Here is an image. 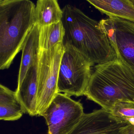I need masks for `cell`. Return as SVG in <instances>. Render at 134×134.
<instances>
[{
    "label": "cell",
    "mask_w": 134,
    "mask_h": 134,
    "mask_svg": "<svg viewBox=\"0 0 134 134\" xmlns=\"http://www.w3.org/2000/svg\"><path fill=\"white\" fill-rule=\"evenodd\" d=\"M63 12L61 21L65 31L63 42L71 44L94 64L117 58L99 22L71 5H65Z\"/></svg>",
    "instance_id": "1"
},
{
    "label": "cell",
    "mask_w": 134,
    "mask_h": 134,
    "mask_svg": "<svg viewBox=\"0 0 134 134\" xmlns=\"http://www.w3.org/2000/svg\"><path fill=\"white\" fill-rule=\"evenodd\" d=\"M84 95L109 112L116 103L134 102V71L118 58L97 64Z\"/></svg>",
    "instance_id": "2"
},
{
    "label": "cell",
    "mask_w": 134,
    "mask_h": 134,
    "mask_svg": "<svg viewBox=\"0 0 134 134\" xmlns=\"http://www.w3.org/2000/svg\"><path fill=\"white\" fill-rule=\"evenodd\" d=\"M35 5L30 0L0 1V69L10 66L35 24Z\"/></svg>",
    "instance_id": "3"
},
{
    "label": "cell",
    "mask_w": 134,
    "mask_h": 134,
    "mask_svg": "<svg viewBox=\"0 0 134 134\" xmlns=\"http://www.w3.org/2000/svg\"><path fill=\"white\" fill-rule=\"evenodd\" d=\"M64 51L61 61L57 81V91L71 96L84 95L91 77V67L94 65L68 42H63Z\"/></svg>",
    "instance_id": "4"
},
{
    "label": "cell",
    "mask_w": 134,
    "mask_h": 134,
    "mask_svg": "<svg viewBox=\"0 0 134 134\" xmlns=\"http://www.w3.org/2000/svg\"><path fill=\"white\" fill-rule=\"evenodd\" d=\"M64 51L63 42L49 49L39 48L38 53L37 92V116H41L57 91V81L61 61Z\"/></svg>",
    "instance_id": "5"
},
{
    "label": "cell",
    "mask_w": 134,
    "mask_h": 134,
    "mask_svg": "<svg viewBox=\"0 0 134 134\" xmlns=\"http://www.w3.org/2000/svg\"><path fill=\"white\" fill-rule=\"evenodd\" d=\"M82 104L64 93H58L42 115L48 126V134H68L84 114Z\"/></svg>",
    "instance_id": "6"
},
{
    "label": "cell",
    "mask_w": 134,
    "mask_h": 134,
    "mask_svg": "<svg viewBox=\"0 0 134 134\" xmlns=\"http://www.w3.org/2000/svg\"><path fill=\"white\" fill-rule=\"evenodd\" d=\"M131 124L117 119L102 108L84 113L78 124L68 134H119Z\"/></svg>",
    "instance_id": "7"
},
{
    "label": "cell",
    "mask_w": 134,
    "mask_h": 134,
    "mask_svg": "<svg viewBox=\"0 0 134 134\" xmlns=\"http://www.w3.org/2000/svg\"><path fill=\"white\" fill-rule=\"evenodd\" d=\"M110 18L115 31L117 58L134 71V23L118 17Z\"/></svg>",
    "instance_id": "8"
},
{
    "label": "cell",
    "mask_w": 134,
    "mask_h": 134,
    "mask_svg": "<svg viewBox=\"0 0 134 134\" xmlns=\"http://www.w3.org/2000/svg\"><path fill=\"white\" fill-rule=\"evenodd\" d=\"M38 57L28 70L16 92L17 98L25 113L31 116H37V92L38 88Z\"/></svg>",
    "instance_id": "9"
},
{
    "label": "cell",
    "mask_w": 134,
    "mask_h": 134,
    "mask_svg": "<svg viewBox=\"0 0 134 134\" xmlns=\"http://www.w3.org/2000/svg\"><path fill=\"white\" fill-rule=\"evenodd\" d=\"M86 1L109 17H118L134 23V0Z\"/></svg>",
    "instance_id": "10"
},
{
    "label": "cell",
    "mask_w": 134,
    "mask_h": 134,
    "mask_svg": "<svg viewBox=\"0 0 134 134\" xmlns=\"http://www.w3.org/2000/svg\"><path fill=\"white\" fill-rule=\"evenodd\" d=\"M39 26L35 24L28 35L22 47V54L18 75L17 87L23 80L28 70L38 57Z\"/></svg>",
    "instance_id": "11"
},
{
    "label": "cell",
    "mask_w": 134,
    "mask_h": 134,
    "mask_svg": "<svg viewBox=\"0 0 134 134\" xmlns=\"http://www.w3.org/2000/svg\"><path fill=\"white\" fill-rule=\"evenodd\" d=\"M25 113L17 98L16 91L0 85V119L4 121H15Z\"/></svg>",
    "instance_id": "12"
},
{
    "label": "cell",
    "mask_w": 134,
    "mask_h": 134,
    "mask_svg": "<svg viewBox=\"0 0 134 134\" xmlns=\"http://www.w3.org/2000/svg\"><path fill=\"white\" fill-rule=\"evenodd\" d=\"M63 9L58 0H37L35 9V24L40 27L56 23L61 21Z\"/></svg>",
    "instance_id": "13"
},
{
    "label": "cell",
    "mask_w": 134,
    "mask_h": 134,
    "mask_svg": "<svg viewBox=\"0 0 134 134\" xmlns=\"http://www.w3.org/2000/svg\"><path fill=\"white\" fill-rule=\"evenodd\" d=\"M65 33L61 21L50 25L39 26V48L47 50L58 43L63 42Z\"/></svg>",
    "instance_id": "14"
},
{
    "label": "cell",
    "mask_w": 134,
    "mask_h": 134,
    "mask_svg": "<svg viewBox=\"0 0 134 134\" xmlns=\"http://www.w3.org/2000/svg\"><path fill=\"white\" fill-rule=\"evenodd\" d=\"M109 112L117 119L127 121L134 125V102H124L116 103Z\"/></svg>",
    "instance_id": "15"
},
{
    "label": "cell",
    "mask_w": 134,
    "mask_h": 134,
    "mask_svg": "<svg viewBox=\"0 0 134 134\" xmlns=\"http://www.w3.org/2000/svg\"><path fill=\"white\" fill-rule=\"evenodd\" d=\"M133 125L131 124L130 126H128V127H127L121 133L119 134H128V132L130 131V130L131 128V126H133Z\"/></svg>",
    "instance_id": "16"
},
{
    "label": "cell",
    "mask_w": 134,
    "mask_h": 134,
    "mask_svg": "<svg viewBox=\"0 0 134 134\" xmlns=\"http://www.w3.org/2000/svg\"><path fill=\"white\" fill-rule=\"evenodd\" d=\"M127 134H134V125H133L131 126L130 131Z\"/></svg>",
    "instance_id": "17"
},
{
    "label": "cell",
    "mask_w": 134,
    "mask_h": 134,
    "mask_svg": "<svg viewBox=\"0 0 134 134\" xmlns=\"http://www.w3.org/2000/svg\"><path fill=\"white\" fill-rule=\"evenodd\" d=\"M4 1V0H0V1Z\"/></svg>",
    "instance_id": "18"
}]
</instances>
